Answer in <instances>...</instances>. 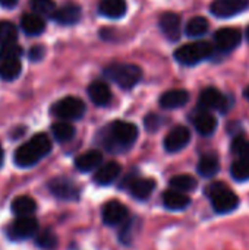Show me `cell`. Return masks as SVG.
Wrapping results in <instances>:
<instances>
[{"mask_svg":"<svg viewBox=\"0 0 249 250\" xmlns=\"http://www.w3.org/2000/svg\"><path fill=\"white\" fill-rule=\"evenodd\" d=\"M51 133L57 142H69L75 136V127L68 122H57L51 126Z\"/></svg>","mask_w":249,"mask_h":250,"instance_id":"obj_28","label":"cell"},{"mask_svg":"<svg viewBox=\"0 0 249 250\" xmlns=\"http://www.w3.org/2000/svg\"><path fill=\"white\" fill-rule=\"evenodd\" d=\"M200 104L207 110L226 111L227 110V98L217 88H205L200 95Z\"/></svg>","mask_w":249,"mask_h":250,"instance_id":"obj_13","label":"cell"},{"mask_svg":"<svg viewBox=\"0 0 249 250\" xmlns=\"http://www.w3.org/2000/svg\"><path fill=\"white\" fill-rule=\"evenodd\" d=\"M120 168H122L120 164H117V163H114V161L107 163V164L101 166V167L97 170V173H95V176H94V182H95L97 185H101V186L112 185V183L117 179V176H119V173H120Z\"/></svg>","mask_w":249,"mask_h":250,"instance_id":"obj_21","label":"cell"},{"mask_svg":"<svg viewBox=\"0 0 249 250\" xmlns=\"http://www.w3.org/2000/svg\"><path fill=\"white\" fill-rule=\"evenodd\" d=\"M38 230V221L31 217H18L9 227L7 236L10 240H26L32 237Z\"/></svg>","mask_w":249,"mask_h":250,"instance_id":"obj_7","label":"cell"},{"mask_svg":"<svg viewBox=\"0 0 249 250\" xmlns=\"http://www.w3.org/2000/svg\"><path fill=\"white\" fill-rule=\"evenodd\" d=\"M160 28L167 40L178 41L181 37V16L173 12H166L160 16Z\"/></svg>","mask_w":249,"mask_h":250,"instance_id":"obj_14","label":"cell"},{"mask_svg":"<svg viewBox=\"0 0 249 250\" xmlns=\"http://www.w3.org/2000/svg\"><path fill=\"white\" fill-rule=\"evenodd\" d=\"M208 31V21L203 16L192 18L186 25V35L189 37H201Z\"/></svg>","mask_w":249,"mask_h":250,"instance_id":"obj_30","label":"cell"},{"mask_svg":"<svg viewBox=\"0 0 249 250\" xmlns=\"http://www.w3.org/2000/svg\"><path fill=\"white\" fill-rule=\"evenodd\" d=\"M88 95L91 98V101L98 105V107H104L109 105L112 101V91L107 86V83L95 81L88 86Z\"/></svg>","mask_w":249,"mask_h":250,"instance_id":"obj_17","label":"cell"},{"mask_svg":"<svg viewBox=\"0 0 249 250\" xmlns=\"http://www.w3.org/2000/svg\"><path fill=\"white\" fill-rule=\"evenodd\" d=\"M163 204L170 211H182L186 209L191 204V199L186 193L179 190H167L163 193Z\"/></svg>","mask_w":249,"mask_h":250,"instance_id":"obj_20","label":"cell"},{"mask_svg":"<svg viewBox=\"0 0 249 250\" xmlns=\"http://www.w3.org/2000/svg\"><path fill=\"white\" fill-rule=\"evenodd\" d=\"M18 38V28L9 22V21H1L0 22V44H10V42H16Z\"/></svg>","mask_w":249,"mask_h":250,"instance_id":"obj_33","label":"cell"},{"mask_svg":"<svg viewBox=\"0 0 249 250\" xmlns=\"http://www.w3.org/2000/svg\"><path fill=\"white\" fill-rule=\"evenodd\" d=\"M247 37H248V41H249V26H248V29H247Z\"/></svg>","mask_w":249,"mask_h":250,"instance_id":"obj_42","label":"cell"},{"mask_svg":"<svg viewBox=\"0 0 249 250\" xmlns=\"http://www.w3.org/2000/svg\"><path fill=\"white\" fill-rule=\"evenodd\" d=\"M98 10L101 15L117 19L126 13V1L125 0H100Z\"/></svg>","mask_w":249,"mask_h":250,"instance_id":"obj_23","label":"cell"},{"mask_svg":"<svg viewBox=\"0 0 249 250\" xmlns=\"http://www.w3.org/2000/svg\"><path fill=\"white\" fill-rule=\"evenodd\" d=\"M104 75L123 89L134 88L142 78V70L131 63H113L104 69Z\"/></svg>","mask_w":249,"mask_h":250,"instance_id":"obj_3","label":"cell"},{"mask_svg":"<svg viewBox=\"0 0 249 250\" xmlns=\"http://www.w3.org/2000/svg\"><path fill=\"white\" fill-rule=\"evenodd\" d=\"M101 217H103V223L106 226L117 227V226L123 224L128 220L129 211L122 202L110 201V202L104 204V207L101 209Z\"/></svg>","mask_w":249,"mask_h":250,"instance_id":"obj_8","label":"cell"},{"mask_svg":"<svg viewBox=\"0 0 249 250\" xmlns=\"http://www.w3.org/2000/svg\"><path fill=\"white\" fill-rule=\"evenodd\" d=\"M189 141H191L189 129L185 126H176L167 133V136L164 139V149L172 154L179 152L183 148H186Z\"/></svg>","mask_w":249,"mask_h":250,"instance_id":"obj_10","label":"cell"},{"mask_svg":"<svg viewBox=\"0 0 249 250\" xmlns=\"http://www.w3.org/2000/svg\"><path fill=\"white\" fill-rule=\"evenodd\" d=\"M156 189V182L153 179H134L129 185V193L139 201L150 198Z\"/></svg>","mask_w":249,"mask_h":250,"instance_id":"obj_22","label":"cell"},{"mask_svg":"<svg viewBox=\"0 0 249 250\" xmlns=\"http://www.w3.org/2000/svg\"><path fill=\"white\" fill-rule=\"evenodd\" d=\"M53 19L60 25H73L81 19V7L75 3H66L56 10Z\"/></svg>","mask_w":249,"mask_h":250,"instance_id":"obj_18","label":"cell"},{"mask_svg":"<svg viewBox=\"0 0 249 250\" xmlns=\"http://www.w3.org/2000/svg\"><path fill=\"white\" fill-rule=\"evenodd\" d=\"M21 26L28 35H40L45 29V22L43 16L37 13H25L21 21Z\"/></svg>","mask_w":249,"mask_h":250,"instance_id":"obj_24","label":"cell"},{"mask_svg":"<svg viewBox=\"0 0 249 250\" xmlns=\"http://www.w3.org/2000/svg\"><path fill=\"white\" fill-rule=\"evenodd\" d=\"M169 183L173 188V190H179V192H183V193L185 192H191V190H194L198 186L197 180L192 176H189V174L173 176Z\"/></svg>","mask_w":249,"mask_h":250,"instance_id":"obj_29","label":"cell"},{"mask_svg":"<svg viewBox=\"0 0 249 250\" xmlns=\"http://www.w3.org/2000/svg\"><path fill=\"white\" fill-rule=\"evenodd\" d=\"M242 40V34L238 28H222L216 32L214 41L219 50L232 51L235 50Z\"/></svg>","mask_w":249,"mask_h":250,"instance_id":"obj_12","label":"cell"},{"mask_svg":"<svg viewBox=\"0 0 249 250\" xmlns=\"http://www.w3.org/2000/svg\"><path fill=\"white\" fill-rule=\"evenodd\" d=\"M44 54H45V48L43 45H34L28 53L29 60H32V62H40L44 57Z\"/></svg>","mask_w":249,"mask_h":250,"instance_id":"obj_38","label":"cell"},{"mask_svg":"<svg viewBox=\"0 0 249 250\" xmlns=\"http://www.w3.org/2000/svg\"><path fill=\"white\" fill-rule=\"evenodd\" d=\"M51 114L62 120H78L85 114V104L76 97H65L53 104Z\"/></svg>","mask_w":249,"mask_h":250,"instance_id":"obj_6","label":"cell"},{"mask_svg":"<svg viewBox=\"0 0 249 250\" xmlns=\"http://www.w3.org/2000/svg\"><path fill=\"white\" fill-rule=\"evenodd\" d=\"M31 9L34 10V13L40 15V16H54L56 13V3L53 0H31L29 1Z\"/></svg>","mask_w":249,"mask_h":250,"instance_id":"obj_32","label":"cell"},{"mask_svg":"<svg viewBox=\"0 0 249 250\" xmlns=\"http://www.w3.org/2000/svg\"><path fill=\"white\" fill-rule=\"evenodd\" d=\"M230 174L238 182L249 180V158H239L230 166Z\"/></svg>","mask_w":249,"mask_h":250,"instance_id":"obj_31","label":"cell"},{"mask_svg":"<svg viewBox=\"0 0 249 250\" xmlns=\"http://www.w3.org/2000/svg\"><path fill=\"white\" fill-rule=\"evenodd\" d=\"M48 190L51 192L53 196L62 201H76L79 198L78 186L72 180L65 179V177H56L50 180Z\"/></svg>","mask_w":249,"mask_h":250,"instance_id":"obj_9","label":"cell"},{"mask_svg":"<svg viewBox=\"0 0 249 250\" xmlns=\"http://www.w3.org/2000/svg\"><path fill=\"white\" fill-rule=\"evenodd\" d=\"M35 245L43 250H54L57 248V237L51 230H43L35 237Z\"/></svg>","mask_w":249,"mask_h":250,"instance_id":"obj_34","label":"cell"},{"mask_svg":"<svg viewBox=\"0 0 249 250\" xmlns=\"http://www.w3.org/2000/svg\"><path fill=\"white\" fill-rule=\"evenodd\" d=\"M22 54V48L21 45H18L16 42H10V44H4L0 48V60H6V59H19Z\"/></svg>","mask_w":249,"mask_h":250,"instance_id":"obj_35","label":"cell"},{"mask_svg":"<svg viewBox=\"0 0 249 250\" xmlns=\"http://www.w3.org/2000/svg\"><path fill=\"white\" fill-rule=\"evenodd\" d=\"M161 123H163V120H161L157 114H150V116L145 119V126H147V129H148L150 132L157 130V129L161 126Z\"/></svg>","mask_w":249,"mask_h":250,"instance_id":"obj_37","label":"cell"},{"mask_svg":"<svg viewBox=\"0 0 249 250\" xmlns=\"http://www.w3.org/2000/svg\"><path fill=\"white\" fill-rule=\"evenodd\" d=\"M50 151H51L50 138L45 133H37L15 151L13 161L18 167L28 168L35 166L38 161H41L45 155L50 154Z\"/></svg>","mask_w":249,"mask_h":250,"instance_id":"obj_2","label":"cell"},{"mask_svg":"<svg viewBox=\"0 0 249 250\" xmlns=\"http://www.w3.org/2000/svg\"><path fill=\"white\" fill-rule=\"evenodd\" d=\"M16 3H18V0H0V6H1V7H6V9L13 7Z\"/></svg>","mask_w":249,"mask_h":250,"instance_id":"obj_39","label":"cell"},{"mask_svg":"<svg viewBox=\"0 0 249 250\" xmlns=\"http://www.w3.org/2000/svg\"><path fill=\"white\" fill-rule=\"evenodd\" d=\"M189 100V94L185 89H170L160 97V105L166 110H175L183 107Z\"/></svg>","mask_w":249,"mask_h":250,"instance_id":"obj_16","label":"cell"},{"mask_svg":"<svg viewBox=\"0 0 249 250\" xmlns=\"http://www.w3.org/2000/svg\"><path fill=\"white\" fill-rule=\"evenodd\" d=\"M3 160H4V154H3V149H1V146H0V167H1V164H3Z\"/></svg>","mask_w":249,"mask_h":250,"instance_id":"obj_40","label":"cell"},{"mask_svg":"<svg viewBox=\"0 0 249 250\" xmlns=\"http://www.w3.org/2000/svg\"><path fill=\"white\" fill-rule=\"evenodd\" d=\"M248 6L249 0H214L210 9L217 18H230L244 12Z\"/></svg>","mask_w":249,"mask_h":250,"instance_id":"obj_11","label":"cell"},{"mask_svg":"<svg viewBox=\"0 0 249 250\" xmlns=\"http://www.w3.org/2000/svg\"><path fill=\"white\" fill-rule=\"evenodd\" d=\"M192 123H194L197 132L203 136H211L217 129L216 117L211 113H208L207 110H201V111L195 113L192 117Z\"/></svg>","mask_w":249,"mask_h":250,"instance_id":"obj_15","label":"cell"},{"mask_svg":"<svg viewBox=\"0 0 249 250\" xmlns=\"http://www.w3.org/2000/svg\"><path fill=\"white\" fill-rule=\"evenodd\" d=\"M244 95H245V98L249 101V86L248 88H245V91H244Z\"/></svg>","mask_w":249,"mask_h":250,"instance_id":"obj_41","label":"cell"},{"mask_svg":"<svg viewBox=\"0 0 249 250\" xmlns=\"http://www.w3.org/2000/svg\"><path fill=\"white\" fill-rule=\"evenodd\" d=\"M22 66L19 59H6L0 60V78L3 81H13L21 75Z\"/></svg>","mask_w":249,"mask_h":250,"instance_id":"obj_27","label":"cell"},{"mask_svg":"<svg viewBox=\"0 0 249 250\" xmlns=\"http://www.w3.org/2000/svg\"><path fill=\"white\" fill-rule=\"evenodd\" d=\"M138 138V127L134 123L116 120L100 132V144L110 152H123L129 149Z\"/></svg>","mask_w":249,"mask_h":250,"instance_id":"obj_1","label":"cell"},{"mask_svg":"<svg viewBox=\"0 0 249 250\" xmlns=\"http://www.w3.org/2000/svg\"><path fill=\"white\" fill-rule=\"evenodd\" d=\"M197 170H198L200 176H203L205 179H211L219 173L220 163H219L216 155H204V157L200 158Z\"/></svg>","mask_w":249,"mask_h":250,"instance_id":"obj_26","label":"cell"},{"mask_svg":"<svg viewBox=\"0 0 249 250\" xmlns=\"http://www.w3.org/2000/svg\"><path fill=\"white\" fill-rule=\"evenodd\" d=\"M101 161H103L101 152L97 151V149H91V151H87V152L81 154L75 160V167L82 173H88V171H92V170L98 168Z\"/></svg>","mask_w":249,"mask_h":250,"instance_id":"obj_19","label":"cell"},{"mask_svg":"<svg viewBox=\"0 0 249 250\" xmlns=\"http://www.w3.org/2000/svg\"><path fill=\"white\" fill-rule=\"evenodd\" d=\"M213 53V45L207 41H198V42H189L182 47H179L175 51V59L185 66L197 64L203 60H205Z\"/></svg>","mask_w":249,"mask_h":250,"instance_id":"obj_5","label":"cell"},{"mask_svg":"<svg viewBox=\"0 0 249 250\" xmlns=\"http://www.w3.org/2000/svg\"><path fill=\"white\" fill-rule=\"evenodd\" d=\"M10 209L18 217H31L37 209V204L32 198L23 195V196H18L12 201Z\"/></svg>","mask_w":249,"mask_h":250,"instance_id":"obj_25","label":"cell"},{"mask_svg":"<svg viewBox=\"0 0 249 250\" xmlns=\"http://www.w3.org/2000/svg\"><path fill=\"white\" fill-rule=\"evenodd\" d=\"M232 152L239 158H249V142L242 136L236 138L232 142Z\"/></svg>","mask_w":249,"mask_h":250,"instance_id":"obj_36","label":"cell"},{"mask_svg":"<svg viewBox=\"0 0 249 250\" xmlns=\"http://www.w3.org/2000/svg\"><path fill=\"white\" fill-rule=\"evenodd\" d=\"M205 193L217 214H229L239 205V198L223 183H211L207 186Z\"/></svg>","mask_w":249,"mask_h":250,"instance_id":"obj_4","label":"cell"}]
</instances>
